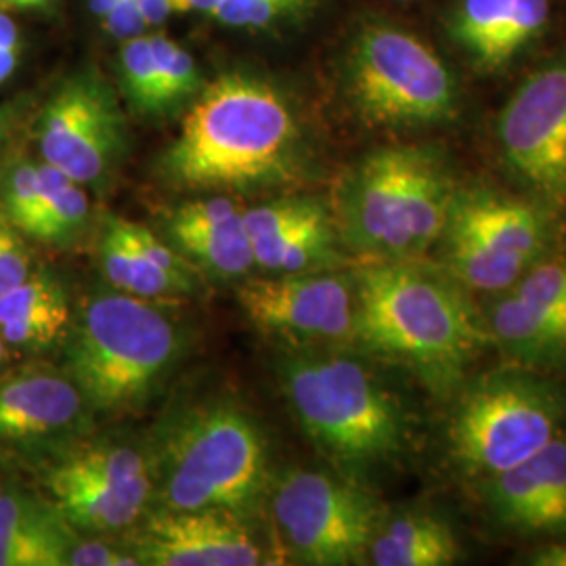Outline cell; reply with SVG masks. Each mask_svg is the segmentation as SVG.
Here are the masks:
<instances>
[{
  "instance_id": "1",
  "label": "cell",
  "mask_w": 566,
  "mask_h": 566,
  "mask_svg": "<svg viewBox=\"0 0 566 566\" xmlns=\"http://www.w3.org/2000/svg\"><path fill=\"white\" fill-rule=\"evenodd\" d=\"M303 163V133L269 82L223 74L210 82L164 151L160 175L179 191H248L290 181Z\"/></svg>"
},
{
  "instance_id": "2",
  "label": "cell",
  "mask_w": 566,
  "mask_h": 566,
  "mask_svg": "<svg viewBox=\"0 0 566 566\" xmlns=\"http://www.w3.org/2000/svg\"><path fill=\"white\" fill-rule=\"evenodd\" d=\"M355 296L353 340L411 367L437 390L458 385L491 338L460 287L416 259L365 266Z\"/></svg>"
},
{
  "instance_id": "3",
  "label": "cell",
  "mask_w": 566,
  "mask_h": 566,
  "mask_svg": "<svg viewBox=\"0 0 566 566\" xmlns=\"http://www.w3.org/2000/svg\"><path fill=\"white\" fill-rule=\"evenodd\" d=\"M455 193L432 149L382 147L346 175L334 221L355 254L374 263L411 261L443 238Z\"/></svg>"
},
{
  "instance_id": "4",
  "label": "cell",
  "mask_w": 566,
  "mask_h": 566,
  "mask_svg": "<svg viewBox=\"0 0 566 566\" xmlns=\"http://www.w3.org/2000/svg\"><path fill=\"white\" fill-rule=\"evenodd\" d=\"M163 510H224L242 516L269 486L263 428L242 405L208 401L185 409L149 453Z\"/></svg>"
},
{
  "instance_id": "5",
  "label": "cell",
  "mask_w": 566,
  "mask_h": 566,
  "mask_svg": "<svg viewBox=\"0 0 566 566\" xmlns=\"http://www.w3.org/2000/svg\"><path fill=\"white\" fill-rule=\"evenodd\" d=\"M182 344L181 327L154 301L102 294L86 303L72 334L70 378L93 411H135L168 380Z\"/></svg>"
},
{
  "instance_id": "6",
  "label": "cell",
  "mask_w": 566,
  "mask_h": 566,
  "mask_svg": "<svg viewBox=\"0 0 566 566\" xmlns=\"http://www.w3.org/2000/svg\"><path fill=\"white\" fill-rule=\"evenodd\" d=\"M280 378L298 424L336 462L369 468L403 451V409L364 364L340 355H292Z\"/></svg>"
},
{
  "instance_id": "7",
  "label": "cell",
  "mask_w": 566,
  "mask_h": 566,
  "mask_svg": "<svg viewBox=\"0 0 566 566\" xmlns=\"http://www.w3.org/2000/svg\"><path fill=\"white\" fill-rule=\"evenodd\" d=\"M563 424L556 388L521 371L468 386L451 420V455L468 474L491 479L549 446Z\"/></svg>"
},
{
  "instance_id": "8",
  "label": "cell",
  "mask_w": 566,
  "mask_h": 566,
  "mask_svg": "<svg viewBox=\"0 0 566 566\" xmlns=\"http://www.w3.org/2000/svg\"><path fill=\"white\" fill-rule=\"evenodd\" d=\"M348 97L371 126L403 128L451 120L458 93L441 57L418 36L369 25L348 57Z\"/></svg>"
},
{
  "instance_id": "9",
  "label": "cell",
  "mask_w": 566,
  "mask_h": 566,
  "mask_svg": "<svg viewBox=\"0 0 566 566\" xmlns=\"http://www.w3.org/2000/svg\"><path fill=\"white\" fill-rule=\"evenodd\" d=\"M287 554L311 566L361 565L382 525V507L361 486L322 470L283 474L271 495Z\"/></svg>"
},
{
  "instance_id": "10",
  "label": "cell",
  "mask_w": 566,
  "mask_h": 566,
  "mask_svg": "<svg viewBox=\"0 0 566 566\" xmlns=\"http://www.w3.org/2000/svg\"><path fill=\"white\" fill-rule=\"evenodd\" d=\"M446 240L449 271L458 282L500 292L518 282L547 242L544 217L531 203L489 189L458 191Z\"/></svg>"
},
{
  "instance_id": "11",
  "label": "cell",
  "mask_w": 566,
  "mask_h": 566,
  "mask_svg": "<svg viewBox=\"0 0 566 566\" xmlns=\"http://www.w3.org/2000/svg\"><path fill=\"white\" fill-rule=\"evenodd\" d=\"M42 163L81 185L109 181L126 149L120 105L97 72H84L53 93L39 122Z\"/></svg>"
},
{
  "instance_id": "12",
  "label": "cell",
  "mask_w": 566,
  "mask_h": 566,
  "mask_svg": "<svg viewBox=\"0 0 566 566\" xmlns=\"http://www.w3.org/2000/svg\"><path fill=\"white\" fill-rule=\"evenodd\" d=\"M497 139L521 181L547 203L566 206V63L521 84L500 114Z\"/></svg>"
},
{
  "instance_id": "13",
  "label": "cell",
  "mask_w": 566,
  "mask_h": 566,
  "mask_svg": "<svg viewBox=\"0 0 566 566\" xmlns=\"http://www.w3.org/2000/svg\"><path fill=\"white\" fill-rule=\"evenodd\" d=\"M248 319L290 343L353 340L355 282L327 271L259 277L238 290Z\"/></svg>"
},
{
  "instance_id": "14",
  "label": "cell",
  "mask_w": 566,
  "mask_h": 566,
  "mask_svg": "<svg viewBox=\"0 0 566 566\" xmlns=\"http://www.w3.org/2000/svg\"><path fill=\"white\" fill-rule=\"evenodd\" d=\"M130 552L147 566H254L264 554L242 516L224 510L158 507L135 533Z\"/></svg>"
},
{
  "instance_id": "15",
  "label": "cell",
  "mask_w": 566,
  "mask_h": 566,
  "mask_svg": "<svg viewBox=\"0 0 566 566\" xmlns=\"http://www.w3.org/2000/svg\"><path fill=\"white\" fill-rule=\"evenodd\" d=\"M256 269L273 275L327 271L340 263L334 214L313 198H282L243 210Z\"/></svg>"
},
{
  "instance_id": "16",
  "label": "cell",
  "mask_w": 566,
  "mask_h": 566,
  "mask_svg": "<svg viewBox=\"0 0 566 566\" xmlns=\"http://www.w3.org/2000/svg\"><path fill=\"white\" fill-rule=\"evenodd\" d=\"M489 334L518 361H566V261L533 264L491 308Z\"/></svg>"
},
{
  "instance_id": "17",
  "label": "cell",
  "mask_w": 566,
  "mask_h": 566,
  "mask_svg": "<svg viewBox=\"0 0 566 566\" xmlns=\"http://www.w3.org/2000/svg\"><path fill=\"white\" fill-rule=\"evenodd\" d=\"M486 502L495 521L507 528L565 533V439L556 437L523 464L486 479Z\"/></svg>"
},
{
  "instance_id": "18",
  "label": "cell",
  "mask_w": 566,
  "mask_h": 566,
  "mask_svg": "<svg viewBox=\"0 0 566 566\" xmlns=\"http://www.w3.org/2000/svg\"><path fill=\"white\" fill-rule=\"evenodd\" d=\"M166 231L189 263L217 280H242L256 269L243 208L227 196L182 203L168 217Z\"/></svg>"
},
{
  "instance_id": "19",
  "label": "cell",
  "mask_w": 566,
  "mask_h": 566,
  "mask_svg": "<svg viewBox=\"0 0 566 566\" xmlns=\"http://www.w3.org/2000/svg\"><path fill=\"white\" fill-rule=\"evenodd\" d=\"M86 407L78 386L51 369H25L0 380V441H32L67 430Z\"/></svg>"
},
{
  "instance_id": "20",
  "label": "cell",
  "mask_w": 566,
  "mask_h": 566,
  "mask_svg": "<svg viewBox=\"0 0 566 566\" xmlns=\"http://www.w3.org/2000/svg\"><path fill=\"white\" fill-rule=\"evenodd\" d=\"M51 504L82 533H116L135 525L151 504L154 485H116L61 464L46 474Z\"/></svg>"
},
{
  "instance_id": "21",
  "label": "cell",
  "mask_w": 566,
  "mask_h": 566,
  "mask_svg": "<svg viewBox=\"0 0 566 566\" xmlns=\"http://www.w3.org/2000/svg\"><path fill=\"white\" fill-rule=\"evenodd\" d=\"M76 533L53 504L0 493V566H67Z\"/></svg>"
},
{
  "instance_id": "22",
  "label": "cell",
  "mask_w": 566,
  "mask_h": 566,
  "mask_svg": "<svg viewBox=\"0 0 566 566\" xmlns=\"http://www.w3.org/2000/svg\"><path fill=\"white\" fill-rule=\"evenodd\" d=\"M72 324L67 294L49 273H30L0 294V338L7 346L46 348Z\"/></svg>"
},
{
  "instance_id": "23",
  "label": "cell",
  "mask_w": 566,
  "mask_h": 566,
  "mask_svg": "<svg viewBox=\"0 0 566 566\" xmlns=\"http://www.w3.org/2000/svg\"><path fill=\"white\" fill-rule=\"evenodd\" d=\"M460 556V542L449 523L420 512L382 521L367 554L376 566H449Z\"/></svg>"
},
{
  "instance_id": "24",
  "label": "cell",
  "mask_w": 566,
  "mask_h": 566,
  "mask_svg": "<svg viewBox=\"0 0 566 566\" xmlns=\"http://www.w3.org/2000/svg\"><path fill=\"white\" fill-rule=\"evenodd\" d=\"M99 264L109 285L128 296L166 301L196 292V287L172 277L143 252L133 240L126 219H109L103 227Z\"/></svg>"
},
{
  "instance_id": "25",
  "label": "cell",
  "mask_w": 566,
  "mask_h": 566,
  "mask_svg": "<svg viewBox=\"0 0 566 566\" xmlns=\"http://www.w3.org/2000/svg\"><path fill=\"white\" fill-rule=\"evenodd\" d=\"M42 187V219L39 242H74L88 221V196L78 181L51 164L39 163Z\"/></svg>"
},
{
  "instance_id": "26",
  "label": "cell",
  "mask_w": 566,
  "mask_h": 566,
  "mask_svg": "<svg viewBox=\"0 0 566 566\" xmlns=\"http://www.w3.org/2000/svg\"><path fill=\"white\" fill-rule=\"evenodd\" d=\"M120 78L133 109L149 118L168 116L160 67L154 57L149 36L124 41L120 51Z\"/></svg>"
},
{
  "instance_id": "27",
  "label": "cell",
  "mask_w": 566,
  "mask_h": 566,
  "mask_svg": "<svg viewBox=\"0 0 566 566\" xmlns=\"http://www.w3.org/2000/svg\"><path fill=\"white\" fill-rule=\"evenodd\" d=\"M507 9L510 0H462L451 21L453 36L483 70L491 65L493 46L506 20Z\"/></svg>"
},
{
  "instance_id": "28",
  "label": "cell",
  "mask_w": 566,
  "mask_h": 566,
  "mask_svg": "<svg viewBox=\"0 0 566 566\" xmlns=\"http://www.w3.org/2000/svg\"><path fill=\"white\" fill-rule=\"evenodd\" d=\"M0 196L7 221L20 233L39 238L42 219V187L39 164L18 163L4 175Z\"/></svg>"
},
{
  "instance_id": "29",
  "label": "cell",
  "mask_w": 566,
  "mask_h": 566,
  "mask_svg": "<svg viewBox=\"0 0 566 566\" xmlns=\"http://www.w3.org/2000/svg\"><path fill=\"white\" fill-rule=\"evenodd\" d=\"M151 51L160 67L164 99L168 107V116L179 112L185 103L200 93L202 76L193 57L182 49L181 44L166 39L164 34L149 36Z\"/></svg>"
},
{
  "instance_id": "30",
  "label": "cell",
  "mask_w": 566,
  "mask_h": 566,
  "mask_svg": "<svg viewBox=\"0 0 566 566\" xmlns=\"http://www.w3.org/2000/svg\"><path fill=\"white\" fill-rule=\"evenodd\" d=\"M549 20V0H510L506 20L493 46L489 70L506 65L525 44L539 36Z\"/></svg>"
},
{
  "instance_id": "31",
  "label": "cell",
  "mask_w": 566,
  "mask_h": 566,
  "mask_svg": "<svg viewBox=\"0 0 566 566\" xmlns=\"http://www.w3.org/2000/svg\"><path fill=\"white\" fill-rule=\"evenodd\" d=\"M304 2L306 0H219L208 15L233 28H261L301 9Z\"/></svg>"
},
{
  "instance_id": "32",
  "label": "cell",
  "mask_w": 566,
  "mask_h": 566,
  "mask_svg": "<svg viewBox=\"0 0 566 566\" xmlns=\"http://www.w3.org/2000/svg\"><path fill=\"white\" fill-rule=\"evenodd\" d=\"M32 273V259L20 240V231L0 217V294L23 282Z\"/></svg>"
},
{
  "instance_id": "33",
  "label": "cell",
  "mask_w": 566,
  "mask_h": 566,
  "mask_svg": "<svg viewBox=\"0 0 566 566\" xmlns=\"http://www.w3.org/2000/svg\"><path fill=\"white\" fill-rule=\"evenodd\" d=\"M139 558L128 549H120L99 539H84L76 542L70 556L67 566H139Z\"/></svg>"
},
{
  "instance_id": "34",
  "label": "cell",
  "mask_w": 566,
  "mask_h": 566,
  "mask_svg": "<svg viewBox=\"0 0 566 566\" xmlns=\"http://www.w3.org/2000/svg\"><path fill=\"white\" fill-rule=\"evenodd\" d=\"M105 28L109 30V34H114L120 41H130L143 36L147 21L143 18L142 9L137 4V0H120L105 18Z\"/></svg>"
},
{
  "instance_id": "35",
  "label": "cell",
  "mask_w": 566,
  "mask_h": 566,
  "mask_svg": "<svg viewBox=\"0 0 566 566\" xmlns=\"http://www.w3.org/2000/svg\"><path fill=\"white\" fill-rule=\"evenodd\" d=\"M20 32L15 21L0 11V84L7 81L18 65Z\"/></svg>"
},
{
  "instance_id": "36",
  "label": "cell",
  "mask_w": 566,
  "mask_h": 566,
  "mask_svg": "<svg viewBox=\"0 0 566 566\" xmlns=\"http://www.w3.org/2000/svg\"><path fill=\"white\" fill-rule=\"evenodd\" d=\"M137 4L147 25H160L163 21L168 20L170 13H175L170 0H137Z\"/></svg>"
},
{
  "instance_id": "37",
  "label": "cell",
  "mask_w": 566,
  "mask_h": 566,
  "mask_svg": "<svg viewBox=\"0 0 566 566\" xmlns=\"http://www.w3.org/2000/svg\"><path fill=\"white\" fill-rule=\"evenodd\" d=\"M528 563L535 566H566V544L542 547L531 556Z\"/></svg>"
},
{
  "instance_id": "38",
  "label": "cell",
  "mask_w": 566,
  "mask_h": 566,
  "mask_svg": "<svg viewBox=\"0 0 566 566\" xmlns=\"http://www.w3.org/2000/svg\"><path fill=\"white\" fill-rule=\"evenodd\" d=\"M13 122H15L13 107H0V149H2V145H4L11 128H13Z\"/></svg>"
},
{
  "instance_id": "39",
  "label": "cell",
  "mask_w": 566,
  "mask_h": 566,
  "mask_svg": "<svg viewBox=\"0 0 566 566\" xmlns=\"http://www.w3.org/2000/svg\"><path fill=\"white\" fill-rule=\"evenodd\" d=\"M118 2H120V0H88L93 13L99 15V18H105Z\"/></svg>"
},
{
  "instance_id": "40",
  "label": "cell",
  "mask_w": 566,
  "mask_h": 566,
  "mask_svg": "<svg viewBox=\"0 0 566 566\" xmlns=\"http://www.w3.org/2000/svg\"><path fill=\"white\" fill-rule=\"evenodd\" d=\"M217 4H219V0H189V9L203 11V13H210Z\"/></svg>"
},
{
  "instance_id": "41",
  "label": "cell",
  "mask_w": 566,
  "mask_h": 566,
  "mask_svg": "<svg viewBox=\"0 0 566 566\" xmlns=\"http://www.w3.org/2000/svg\"><path fill=\"white\" fill-rule=\"evenodd\" d=\"M44 0H7L4 4H9V7H20V9H25V7H36V4H41Z\"/></svg>"
},
{
  "instance_id": "42",
  "label": "cell",
  "mask_w": 566,
  "mask_h": 566,
  "mask_svg": "<svg viewBox=\"0 0 566 566\" xmlns=\"http://www.w3.org/2000/svg\"><path fill=\"white\" fill-rule=\"evenodd\" d=\"M4 355H7V344L0 338V364L4 361Z\"/></svg>"
},
{
  "instance_id": "43",
  "label": "cell",
  "mask_w": 566,
  "mask_h": 566,
  "mask_svg": "<svg viewBox=\"0 0 566 566\" xmlns=\"http://www.w3.org/2000/svg\"><path fill=\"white\" fill-rule=\"evenodd\" d=\"M0 493H2V485H0Z\"/></svg>"
},
{
  "instance_id": "44",
  "label": "cell",
  "mask_w": 566,
  "mask_h": 566,
  "mask_svg": "<svg viewBox=\"0 0 566 566\" xmlns=\"http://www.w3.org/2000/svg\"><path fill=\"white\" fill-rule=\"evenodd\" d=\"M2 2H7V0H2Z\"/></svg>"
}]
</instances>
